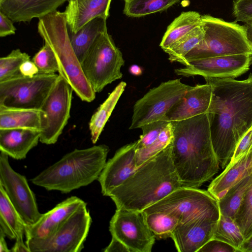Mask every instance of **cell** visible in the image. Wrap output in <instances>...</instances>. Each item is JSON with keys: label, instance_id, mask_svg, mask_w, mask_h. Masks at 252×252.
I'll return each instance as SVG.
<instances>
[{"label": "cell", "instance_id": "cell-5", "mask_svg": "<svg viewBox=\"0 0 252 252\" xmlns=\"http://www.w3.org/2000/svg\"><path fill=\"white\" fill-rule=\"evenodd\" d=\"M37 31L55 56L59 75L70 85L81 100L93 101L96 93L84 75L71 45L64 12L56 10L39 19Z\"/></svg>", "mask_w": 252, "mask_h": 252}, {"label": "cell", "instance_id": "cell-13", "mask_svg": "<svg viewBox=\"0 0 252 252\" xmlns=\"http://www.w3.org/2000/svg\"><path fill=\"white\" fill-rule=\"evenodd\" d=\"M73 92L70 85L59 75L41 108L46 115L41 143L51 145L58 141L70 117Z\"/></svg>", "mask_w": 252, "mask_h": 252}, {"label": "cell", "instance_id": "cell-1", "mask_svg": "<svg viewBox=\"0 0 252 252\" xmlns=\"http://www.w3.org/2000/svg\"><path fill=\"white\" fill-rule=\"evenodd\" d=\"M204 78L212 88L207 113L213 147L224 169L239 141L252 127V73L243 80Z\"/></svg>", "mask_w": 252, "mask_h": 252}, {"label": "cell", "instance_id": "cell-8", "mask_svg": "<svg viewBox=\"0 0 252 252\" xmlns=\"http://www.w3.org/2000/svg\"><path fill=\"white\" fill-rule=\"evenodd\" d=\"M156 211L173 214L179 223L198 218L218 220L220 215L218 201L208 190L185 186L142 211L145 213Z\"/></svg>", "mask_w": 252, "mask_h": 252}, {"label": "cell", "instance_id": "cell-6", "mask_svg": "<svg viewBox=\"0 0 252 252\" xmlns=\"http://www.w3.org/2000/svg\"><path fill=\"white\" fill-rule=\"evenodd\" d=\"M204 36L185 57L186 65L198 59L231 55H252L246 28L209 15L201 16Z\"/></svg>", "mask_w": 252, "mask_h": 252}, {"label": "cell", "instance_id": "cell-19", "mask_svg": "<svg viewBox=\"0 0 252 252\" xmlns=\"http://www.w3.org/2000/svg\"><path fill=\"white\" fill-rule=\"evenodd\" d=\"M212 88L206 83L190 86L184 96L166 115L168 122L187 119L207 113L211 101Z\"/></svg>", "mask_w": 252, "mask_h": 252}, {"label": "cell", "instance_id": "cell-16", "mask_svg": "<svg viewBox=\"0 0 252 252\" xmlns=\"http://www.w3.org/2000/svg\"><path fill=\"white\" fill-rule=\"evenodd\" d=\"M136 146L137 141L121 147L106 161L97 180L103 195L108 196L138 167L135 160Z\"/></svg>", "mask_w": 252, "mask_h": 252}, {"label": "cell", "instance_id": "cell-9", "mask_svg": "<svg viewBox=\"0 0 252 252\" xmlns=\"http://www.w3.org/2000/svg\"><path fill=\"white\" fill-rule=\"evenodd\" d=\"M59 75L38 73L20 75L0 82V106L41 109Z\"/></svg>", "mask_w": 252, "mask_h": 252}, {"label": "cell", "instance_id": "cell-3", "mask_svg": "<svg viewBox=\"0 0 252 252\" xmlns=\"http://www.w3.org/2000/svg\"><path fill=\"white\" fill-rule=\"evenodd\" d=\"M171 143L139 166L109 196L117 208L142 211L182 186L171 157Z\"/></svg>", "mask_w": 252, "mask_h": 252}, {"label": "cell", "instance_id": "cell-25", "mask_svg": "<svg viewBox=\"0 0 252 252\" xmlns=\"http://www.w3.org/2000/svg\"><path fill=\"white\" fill-rule=\"evenodd\" d=\"M46 115L41 109L0 106V129L24 128L42 131Z\"/></svg>", "mask_w": 252, "mask_h": 252}, {"label": "cell", "instance_id": "cell-10", "mask_svg": "<svg viewBox=\"0 0 252 252\" xmlns=\"http://www.w3.org/2000/svg\"><path fill=\"white\" fill-rule=\"evenodd\" d=\"M92 223L87 204L75 211L50 237L26 239L30 252H79L84 248Z\"/></svg>", "mask_w": 252, "mask_h": 252}, {"label": "cell", "instance_id": "cell-7", "mask_svg": "<svg viewBox=\"0 0 252 252\" xmlns=\"http://www.w3.org/2000/svg\"><path fill=\"white\" fill-rule=\"evenodd\" d=\"M125 61L107 30L95 39L81 63L88 81L95 93L122 78Z\"/></svg>", "mask_w": 252, "mask_h": 252}, {"label": "cell", "instance_id": "cell-20", "mask_svg": "<svg viewBox=\"0 0 252 252\" xmlns=\"http://www.w3.org/2000/svg\"><path fill=\"white\" fill-rule=\"evenodd\" d=\"M68 0H0V11L13 22H29L57 10Z\"/></svg>", "mask_w": 252, "mask_h": 252}, {"label": "cell", "instance_id": "cell-27", "mask_svg": "<svg viewBox=\"0 0 252 252\" xmlns=\"http://www.w3.org/2000/svg\"><path fill=\"white\" fill-rule=\"evenodd\" d=\"M126 84L122 81L115 88L106 100L93 114L89 127L93 143L95 144L114 109L119 99L125 91Z\"/></svg>", "mask_w": 252, "mask_h": 252}, {"label": "cell", "instance_id": "cell-22", "mask_svg": "<svg viewBox=\"0 0 252 252\" xmlns=\"http://www.w3.org/2000/svg\"><path fill=\"white\" fill-rule=\"evenodd\" d=\"M25 224L24 220L16 210L6 192L0 185V229L10 240L15 243L11 249L12 252H30L23 241Z\"/></svg>", "mask_w": 252, "mask_h": 252}, {"label": "cell", "instance_id": "cell-26", "mask_svg": "<svg viewBox=\"0 0 252 252\" xmlns=\"http://www.w3.org/2000/svg\"><path fill=\"white\" fill-rule=\"evenodd\" d=\"M106 30V19L96 18L76 33L69 35L71 45L80 63L96 38Z\"/></svg>", "mask_w": 252, "mask_h": 252}, {"label": "cell", "instance_id": "cell-43", "mask_svg": "<svg viewBox=\"0 0 252 252\" xmlns=\"http://www.w3.org/2000/svg\"><path fill=\"white\" fill-rule=\"evenodd\" d=\"M21 74L26 77H31L39 73V70L34 62L30 60L24 62L20 67Z\"/></svg>", "mask_w": 252, "mask_h": 252}, {"label": "cell", "instance_id": "cell-2", "mask_svg": "<svg viewBox=\"0 0 252 252\" xmlns=\"http://www.w3.org/2000/svg\"><path fill=\"white\" fill-rule=\"evenodd\" d=\"M171 123V157L174 169L182 186L198 188L217 173L220 166L208 113Z\"/></svg>", "mask_w": 252, "mask_h": 252}, {"label": "cell", "instance_id": "cell-11", "mask_svg": "<svg viewBox=\"0 0 252 252\" xmlns=\"http://www.w3.org/2000/svg\"><path fill=\"white\" fill-rule=\"evenodd\" d=\"M190 86L180 79L168 80L150 89L134 104L129 129L164 118L185 94Z\"/></svg>", "mask_w": 252, "mask_h": 252}, {"label": "cell", "instance_id": "cell-29", "mask_svg": "<svg viewBox=\"0 0 252 252\" xmlns=\"http://www.w3.org/2000/svg\"><path fill=\"white\" fill-rule=\"evenodd\" d=\"M252 184V174L232 186L218 201L221 214L234 218L247 190Z\"/></svg>", "mask_w": 252, "mask_h": 252}, {"label": "cell", "instance_id": "cell-38", "mask_svg": "<svg viewBox=\"0 0 252 252\" xmlns=\"http://www.w3.org/2000/svg\"><path fill=\"white\" fill-rule=\"evenodd\" d=\"M169 122L165 117L142 126V134L137 140L136 150L146 148L154 143Z\"/></svg>", "mask_w": 252, "mask_h": 252}, {"label": "cell", "instance_id": "cell-49", "mask_svg": "<svg viewBox=\"0 0 252 252\" xmlns=\"http://www.w3.org/2000/svg\"><path fill=\"white\" fill-rule=\"evenodd\" d=\"M75 0H68V2L73 1H75Z\"/></svg>", "mask_w": 252, "mask_h": 252}, {"label": "cell", "instance_id": "cell-36", "mask_svg": "<svg viewBox=\"0 0 252 252\" xmlns=\"http://www.w3.org/2000/svg\"><path fill=\"white\" fill-rule=\"evenodd\" d=\"M245 241L252 236V184L247 190L234 218Z\"/></svg>", "mask_w": 252, "mask_h": 252}, {"label": "cell", "instance_id": "cell-23", "mask_svg": "<svg viewBox=\"0 0 252 252\" xmlns=\"http://www.w3.org/2000/svg\"><path fill=\"white\" fill-rule=\"evenodd\" d=\"M41 131L24 128L0 129V151L15 159L25 158L35 147Z\"/></svg>", "mask_w": 252, "mask_h": 252}, {"label": "cell", "instance_id": "cell-21", "mask_svg": "<svg viewBox=\"0 0 252 252\" xmlns=\"http://www.w3.org/2000/svg\"><path fill=\"white\" fill-rule=\"evenodd\" d=\"M112 0H76L68 2L64 11L68 28L76 33L84 25L96 18L107 20Z\"/></svg>", "mask_w": 252, "mask_h": 252}, {"label": "cell", "instance_id": "cell-40", "mask_svg": "<svg viewBox=\"0 0 252 252\" xmlns=\"http://www.w3.org/2000/svg\"><path fill=\"white\" fill-rule=\"evenodd\" d=\"M252 145V127L242 137L237 144L233 155L228 164L238 160L250 149Z\"/></svg>", "mask_w": 252, "mask_h": 252}, {"label": "cell", "instance_id": "cell-28", "mask_svg": "<svg viewBox=\"0 0 252 252\" xmlns=\"http://www.w3.org/2000/svg\"><path fill=\"white\" fill-rule=\"evenodd\" d=\"M201 16L193 11L183 12L168 26L160 47L164 51L196 27L201 25Z\"/></svg>", "mask_w": 252, "mask_h": 252}, {"label": "cell", "instance_id": "cell-46", "mask_svg": "<svg viewBox=\"0 0 252 252\" xmlns=\"http://www.w3.org/2000/svg\"><path fill=\"white\" fill-rule=\"evenodd\" d=\"M244 25L247 35L248 39L252 46V20L249 21Z\"/></svg>", "mask_w": 252, "mask_h": 252}, {"label": "cell", "instance_id": "cell-14", "mask_svg": "<svg viewBox=\"0 0 252 252\" xmlns=\"http://www.w3.org/2000/svg\"><path fill=\"white\" fill-rule=\"evenodd\" d=\"M8 157L0 152V185L26 224H33L42 214L38 210L35 195L26 177L14 170Z\"/></svg>", "mask_w": 252, "mask_h": 252}, {"label": "cell", "instance_id": "cell-35", "mask_svg": "<svg viewBox=\"0 0 252 252\" xmlns=\"http://www.w3.org/2000/svg\"><path fill=\"white\" fill-rule=\"evenodd\" d=\"M30 60L28 54L20 49L13 50L8 55L0 59V82L4 81L20 75L21 64Z\"/></svg>", "mask_w": 252, "mask_h": 252}, {"label": "cell", "instance_id": "cell-44", "mask_svg": "<svg viewBox=\"0 0 252 252\" xmlns=\"http://www.w3.org/2000/svg\"><path fill=\"white\" fill-rule=\"evenodd\" d=\"M104 252H130L129 250L120 240L112 236L109 245L104 250Z\"/></svg>", "mask_w": 252, "mask_h": 252}, {"label": "cell", "instance_id": "cell-24", "mask_svg": "<svg viewBox=\"0 0 252 252\" xmlns=\"http://www.w3.org/2000/svg\"><path fill=\"white\" fill-rule=\"evenodd\" d=\"M252 174V145L238 160L228 164L210 184L207 190L218 201L243 178Z\"/></svg>", "mask_w": 252, "mask_h": 252}, {"label": "cell", "instance_id": "cell-33", "mask_svg": "<svg viewBox=\"0 0 252 252\" xmlns=\"http://www.w3.org/2000/svg\"><path fill=\"white\" fill-rule=\"evenodd\" d=\"M180 0H126L124 13L128 17H141L162 11Z\"/></svg>", "mask_w": 252, "mask_h": 252}, {"label": "cell", "instance_id": "cell-45", "mask_svg": "<svg viewBox=\"0 0 252 252\" xmlns=\"http://www.w3.org/2000/svg\"><path fill=\"white\" fill-rule=\"evenodd\" d=\"M5 237L3 232L0 229V252H11V250H9L7 247Z\"/></svg>", "mask_w": 252, "mask_h": 252}, {"label": "cell", "instance_id": "cell-41", "mask_svg": "<svg viewBox=\"0 0 252 252\" xmlns=\"http://www.w3.org/2000/svg\"><path fill=\"white\" fill-rule=\"evenodd\" d=\"M198 252H238L230 245L216 239L212 238L203 246Z\"/></svg>", "mask_w": 252, "mask_h": 252}, {"label": "cell", "instance_id": "cell-34", "mask_svg": "<svg viewBox=\"0 0 252 252\" xmlns=\"http://www.w3.org/2000/svg\"><path fill=\"white\" fill-rule=\"evenodd\" d=\"M173 138V126L170 122L154 143L146 148L136 150L135 160L137 167L165 149L172 142Z\"/></svg>", "mask_w": 252, "mask_h": 252}, {"label": "cell", "instance_id": "cell-39", "mask_svg": "<svg viewBox=\"0 0 252 252\" xmlns=\"http://www.w3.org/2000/svg\"><path fill=\"white\" fill-rule=\"evenodd\" d=\"M233 15L235 22L246 23L252 20V0H234Z\"/></svg>", "mask_w": 252, "mask_h": 252}, {"label": "cell", "instance_id": "cell-30", "mask_svg": "<svg viewBox=\"0 0 252 252\" xmlns=\"http://www.w3.org/2000/svg\"><path fill=\"white\" fill-rule=\"evenodd\" d=\"M202 25L196 27L185 36L164 50L171 62H178L186 65L185 57L202 40L204 36Z\"/></svg>", "mask_w": 252, "mask_h": 252}, {"label": "cell", "instance_id": "cell-12", "mask_svg": "<svg viewBox=\"0 0 252 252\" xmlns=\"http://www.w3.org/2000/svg\"><path fill=\"white\" fill-rule=\"evenodd\" d=\"M109 231L130 252H151L155 242L142 211L117 208L110 221Z\"/></svg>", "mask_w": 252, "mask_h": 252}, {"label": "cell", "instance_id": "cell-42", "mask_svg": "<svg viewBox=\"0 0 252 252\" xmlns=\"http://www.w3.org/2000/svg\"><path fill=\"white\" fill-rule=\"evenodd\" d=\"M16 30L13 22L5 14L0 11V36L3 37L14 34Z\"/></svg>", "mask_w": 252, "mask_h": 252}, {"label": "cell", "instance_id": "cell-50", "mask_svg": "<svg viewBox=\"0 0 252 252\" xmlns=\"http://www.w3.org/2000/svg\"><path fill=\"white\" fill-rule=\"evenodd\" d=\"M124 0L126 1V0Z\"/></svg>", "mask_w": 252, "mask_h": 252}, {"label": "cell", "instance_id": "cell-48", "mask_svg": "<svg viewBox=\"0 0 252 252\" xmlns=\"http://www.w3.org/2000/svg\"><path fill=\"white\" fill-rule=\"evenodd\" d=\"M129 71L135 76H139L142 73V68L137 64L131 65L129 68Z\"/></svg>", "mask_w": 252, "mask_h": 252}, {"label": "cell", "instance_id": "cell-15", "mask_svg": "<svg viewBox=\"0 0 252 252\" xmlns=\"http://www.w3.org/2000/svg\"><path fill=\"white\" fill-rule=\"evenodd\" d=\"M252 55L242 54L198 59L183 68L175 69V73L184 77L200 75L204 78L234 79L249 69Z\"/></svg>", "mask_w": 252, "mask_h": 252}, {"label": "cell", "instance_id": "cell-32", "mask_svg": "<svg viewBox=\"0 0 252 252\" xmlns=\"http://www.w3.org/2000/svg\"><path fill=\"white\" fill-rule=\"evenodd\" d=\"M214 239L223 241L240 252L245 240L234 219L220 214L214 233Z\"/></svg>", "mask_w": 252, "mask_h": 252}, {"label": "cell", "instance_id": "cell-37", "mask_svg": "<svg viewBox=\"0 0 252 252\" xmlns=\"http://www.w3.org/2000/svg\"><path fill=\"white\" fill-rule=\"evenodd\" d=\"M32 61L37 66L39 73L55 74L59 67L55 56L50 46L44 43L34 55Z\"/></svg>", "mask_w": 252, "mask_h": 252}, {"label": "cell", "instance_id": "cell-17", "mask_svg": "<svg viewBox=\"0 0 252 252\" xmlns=\"http://www.w3.org/2000/svg\"><path fill=\"white\" fill-rule=\"evenodd\" d=\"M218 220L206 218H198L179 223L170 238L178 252H198L212 239Z\"/></svg>", "mask_w": 252, "mask_h": 252}, {"label": "cell", "instance_id": "cell-4", "mask_svg": "<svg viewBox=\"0 0 252 252\" xmlns=\"http://www.w3.org/2000/svg\"><path fill=\"white\" fill-rule=\"evenodd\" d=\"M109 149L101 144L74 149L31 179L47 190L68 193L98 180L106 162Z\"/></svg>", "mask_w": 252, "mask_h": 252}, {"label": "cell", "instance_id": "cell-18", "mask_svg": "<svg viewBox=\"0 0 252 252\" xmlns=\"http://www.w3.org/2000/svg\"><path fill=\"white\" fill-rule=\"evenodd\" d=\"M80 198L72 196L42 214L34 223L25 224L26 239H45L50 237L79 208L86 204Z\"/></svg>", "mask_w": 252, "mask_h": 252}, {"label": "cell", "instance_id": "cell-47", "mask_svg": "<svg viewBox=\"0 0 252 252\" xmlns=\"http://www.w3.org/2000/svg\"><path fill=\"white\" fill-rule=\"evenodd\" d=\"M240 252H252V236L245 241L241 248Z\"/></svg>", "mask_w": 252, "mask_h": 252}, {"label": "cell", "instance_id": "cell-31", "mask_svg": "<svg viewBox=\"0 0 252 252\" xmlns=\"http://www.w3.org/2000/svg\"><path fill=\"white\" fill-rule=\"evenodd\" d=\"M143 213L149 229L157 239L170 237L179 223L177 217L170 213L156 211Z\"/></svg>", "mask_w": 252, "mask_h": 252}]
</instances>
